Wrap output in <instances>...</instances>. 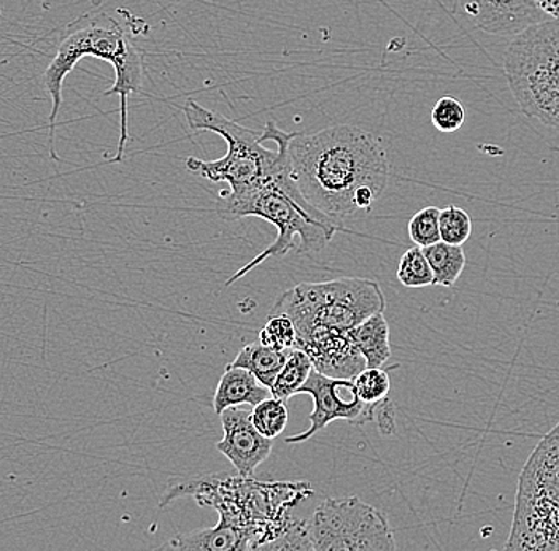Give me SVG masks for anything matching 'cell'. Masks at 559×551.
Listing matches in <instances>:
<instances>
[{"instance_id":"18","label":"cell","mask_w":559,"mask_h":551,"mask_svg":"<svg viewBox=\"0 0 559 551\" xmlns=\"http://www.w3.org/2000/svg\"><path fill=\"white\" fill-rule=\"evenodd\" d=\"M423 251L435 272L436 285L452 288L460 280L461 274L466 267V254H464L463 247L450 245L440 240L435 245L425 247Z\"/></svg>"},{"instance_id":"25","label":"cell","mask_w":559,"mask_h":551,"mask_svg":"<svg viewBox=\"0 0 559 551\" xmlns=\"http://www.w3.org/2000/svg\"><path fill=\"white\" fill-rule=\"evenodd\" d=\"M355 386L358 396L366 404L382 403L391 390L390 374L383 368H366L361 374L355 376Z\"/></svg>"},{"instance_id":"26","label":"cell","mask_w":559,"mask_h":551,"mask_svg":"<svg viewBox=\"0 0 559 551\" xmlns=\"http://www.w3.org/2000/svg\"><path fill=\"white\" fill-rule=\"evenodd\" d=\"M264 551H314L310 537L309 523L293 519L271 542L265 543Z\"/></svg>"},{"instance_id":"12","label":"cell","mask_w":559,"mask_h":551,"mask_svg":"<svg viewBox=\"0 0 559 551\" xmlns=\"http://www.w3.org/2000/svg\"><path fill=\"white\" fill-rule=\"evenodd\" d=\"M248 407H229L219 415L223 439L216 444V450L229 459L236 472L242 477H253L258 467L271 456L274 445L272 439L262 435L254 427Z\"/></svg>"},{"instance_id":"24","label":"cell","mask_w":559,"mask_h":551,"mask_svg":"<svg viewBox=\"0 0 559 551\" xmlns=\"http://www.w3.org/2000/svg\"><path fill=\"white\" fill-rule=\"evenodd\" d=\"M440 208L426 207L418 214L412 216L408 223V237L415 245L425 247L435 245L440 242L439 228Z\"/></svg>"},{"instance_id":"8","label":"cell","mask_w":559,"mask_h":551,"mask_svg":"<svg viewBox=\"0 0 559 551\" xmlns=\"http://www.w3.org/2000/svg\"><path fill=\"white\" fill-rule=\"evenodd\" d=\"M507 550H559V435L551 429L519 481Z\"/></svg>"},{"instance_id":"17","label":"cell","mask_w":559,"mask_h":551,"mask_svg":"<svg viewBox=\"0 0 559 551\" xmlns=\"http://www.w3.org/2000/svg\"><path fill=\"white\" fill-rule=\"evenodd\" d=\"M288 354L289 350H274V348L265 347L258 340L243 347L242 351L236 356V359L229 366L247 369L260 382L271 388L275 379H277L278 372L282 371Z\"/></svg>"},{"instance_id":"7","label":"cell","mask_w":559,"mask_h":551,"mask_svg":"<svg viewBox=\"0 0 559 551\" xmlns=\"http://www.w3.org/2000/svg\"><path fill=\"white\" fill-rule=\"evenodd\" d=\"M504 69L523 113L559 131V21L534 24L513 37Z\"/></svg>"},{"instance_id":"13","label":"cell","mask_w":559,"mask_h":551,"mask_svg":"<svg viewBox=\"0 0 559 551\" xmlns=\"http://www.w3.org/2000/svg\"><path fill=\"white\" fill-rule=\"evenodd\" d=\"M297 348L306 351L320 374L332 379H355L366 369V359L348 331L318 330L300 338Z\"/></svg>"},{"instance_id":"20","label":"cell","mask_w":559,"mask_h":551,"mask_svg":"<svg viewBox=\"0 0 559 551\" xmlns=\"http://www.w3.org/2000/svg\"><path fill=\"white\" fill-rule=\"evenodd\" d=\"M397 280L405 288H426V286L436 285L435 272L421 247H412L402 254L400 267H397Z\"/></svg>"},{"instance_id":"15","label":"cell","mask_w":559,"mask_h":551,"mask_svg":"<svg viewBox=\"0 0 559 551\" xmlns=\"http://www.w3.org/2000/svg\"><path fill=\"white\" fill-rule=\"evenodd\" d=\"M163 549L181 551H243L250 550V540L245 534L229 526L218 525L175 537Z\"/></svg>"},{"instance_id":"14","label":"cell","mask_w":559,"mask_h":551,"mask_svg":"<svg viewBox=\"0 0 559 551\" xmlns=\"http://www.w3.org/2000/svg\"><path fill=\"white\" fill-rule=\"evenodd\" d=\"M267 397H272L271 388L250 371L227 364L213 396V409L215 414L222 415L229 407L258 406Z\"/></svg>"},{"instance_id":"28","label":"cell","mask_w":559,"mask_h":551,"mask_svg":"<svg viewBox=\"0 0 559 551\" xmlns=\"http://www.w3.org/2000/svg\"><path fill=\"white\" fill-rule=\"evenodd\" d=\"M376 420L383 435H393L396 432V410L388 397L377 406Z\"/></svg>"},{"instance_id":"9","label":"cell","mask_w":559,"mask_h":551,"mask_svg":"<svg viewBox=\"0 0 559 551\" xmlns=\"http://www.w3.org/2000/svg\"><path fill=\"white\" fill-rule=\"evenodd\" d=\"M314 551H393L386 516L361 499H326L309 523Z\"/></svg>"},{"instance_id":"10","label":"cell","mask_w":559,"mask_h":551,"mask_svg":"<svg viewBox=\"0 0 559 551\" xmlns=\"http://www.w3.org/2000/svg\"><path fill=\"white\" fill-rule=\"evenodd\" d=\"M297 394H310L314 409L310 414V427L300 434L286 438V444H302L317 432L330 427L332 421L344 420L353 424H366L376 420L379 404H366L356 392L355 379H332L313 369L309 380Z\"/></svg>"},{"instance_id":"19","label":"cell","mask_w":559,"mask_h":551,"mask_svg":"<svg viewBox=\"0 0 559 551\" xmlns=\"http://www.w3.org/2000/svg\"><path fill=\"white\" fill-rule=\"evenodd\" d=\"M313 369V361L306 351L300 348H292L274 385L271 386L272 396L283 400L296 396L304 383L309 380Z\"/></svg>"},{"instance_id":"16","label":"cell","mask_w":559,"mask_h":551,"mask_svg":"<svg viewBox=\"0 0 559 551\" xmlns=\"http://www.w3.org/2000/svg\"><path fill=\"white\" fill-rule=\"evenodd\" d=\"M366 359V368H383L391 358L390 326L384 312L376 313L349 331Z\"/></svg>"},{"instance_id":"11","label":"cell","mask_w":559,"mask_h":551,"mask_svg":"<svg viewBox=\"0 0 559 551\" xmlns=\"http://www.w3.org/2000/svg\"><path fill=\"white\" fill-rule=\"evenodd\" d=\"M456 5L474 29L489 36L516 37L550 20L536 0H456Z\"/></svg>"},{"instance_id":"30","label":"cell","mask_w":559,"mask_h":551,"mask_svg":"<svg viewBox=\"0 0 559 551\" xmlns=\"http://www.w3.org/2000/svg\"><path fill=\"white\" fill-rule=\"evenodd\" d=\"M0 15H2V5H0Z\"/></svg>"},{"instance_id":"4","label":"cell","mask_w":559,"mask_h":551,"mask_svg":"<svg viewBox=\"0 0 559 551\" xmlns=\"http://www.w3.org/2000/svg\"><path fill=\"white\" fill-rule=\"evenodd\" d=\"M180 108L191 131L213 132L227 143L223 158L204 160L190 156L185 160L191 173L212 183L229 184V193H222L223 197L245 196L277 180L289 169L292 132L283 131L274 120H269L264 129L257 132L192 99Z\"/></svg>"},{"instance_id":"23","label":"cell","mask_w":559,"mask_h":551,"mask_svg":"<svg viewBox=\"0 0 559 551\" xmlns=\"http://www.w3.org/2000/svg\"><path fill=\"white\" fill-rule=\"evenodd\" d=\"M440 240L450 245H464L472 233V219L467 212L456 205L440 211Z\"/></svg>"},{"instance_id":"22","label":"cell","mask_w":559,"mask_h":551,"mask_svg":"<svg viewBox=\"0 0 559 551\" xmlns=\"http://www.w3.org/2000/svg\"><path fill=\"white\" fill-rule=\"evenodd\" d=\"M260 342L265 347L278 351L297 348L299 337H297L295 323L285 313H275V315L269 316L267 323L260 331Z\"/></svg>"},{"instance_id":"3","label":"cell","mask_w":559,"mask_h":551,"mask_svg":"<svg viewBox=\"0 0 559 551\" xmlns=\"http://www.w3.org/2000/svg\"><path fill=\"white\" fill-rule=\"evenodd\" d=\"M97 58L111 64L115 71V83L104 96L120 97L121 132L118 149L110 163H121L124 159L126 145L129 141L128 107L131 94H142L143 55L138 45L132 41L131 34L122 23L107 13H97L91 19L83 20L72 33L59 45L58 53L51 59L50 65L44 73L45 88L51 97L50 132L48 146L50 155L59 160L56 152V123L62 107V88L66 76L76 68L83 58Z\"/></svg>"},{"instance_id":"6","label":"cell","mask_w":559,"mask_h":551,"mask_svg":"<svg viewBox=\"0 0 559 551\" xmlns=\"http://www.w3.org/2000/svg\"><path fill=\"white\" fill-rule=\"evenodd\" d=\"M386 298L377 282L342 277L321 284H300L280 296L271 315L285 313L295 323L297 337L318 330L352 331L359 323L384 312Z\"/></svg>"},{"instance_id":"1","label":"cell","mask_w":559,"mask_h":551,"mask_svg":"<svg viewBox=\"0 0 559 551\" xmlns=\"http://www.w3.org/2000/svg\"><path fill=\"white\" fill-rule=\"evenodd\" d=\"M288 155L302 196L337 223L358 211H370L390 180L382 142L358 125L292 132Z\"/></svg>"},{"instance_id":"27","label":"cell","mask_w":559,"mask_h":551,"mask_svg":"<svg viewBox=\"0 0 559 551\" xmlns=\"http://www.w3.org/2000/svg\"><path fill=\"white\" fill-rule=\"evenodd\" d=\"M431 121L437 131L453 134L466 121V111L460 100L445 96L432 107Z\"/></svg>"},{"instance_id":"21","label":"cell","mask_w":559,"mask_h":551,"mask_svg":"<svg viewBox=\"0 0 559 551\" xmlns=\"http://www.w3.org/2000/svg\"><path fill=\"white\" fill-rule=\"evenodd\" d=\"M288 418L285 400L274 396L267 397L251 409V420H253L254 427L262 435L272 441H275L285 431Z\"/></svg>"},{"instance_id":"2","label":"cell","mask_w":559,"mask_h":551,"mask_svg":"<svg viewBox=\"0 0 559 551\" xmlns=\"http://www.w3.org/2000/svg\"><path fill=\"white\" fill-rule=\"evenodd\" d=\"M312 494V484L307 481H258L240 474H213L173 481L159 507L174 499L192 496L202 507L215 508L218 523L245 534L250 550H261L293 522L289 511Z\"/></svg>"},{"instance_id":"29","label":"cell","mask_w":559,"mask_h":551,"mask_svg":"<svg viewBox=\"0 0 559 551\" xmlns=\"http://www.w3.org/2000/svg\"><path fill=\"white\" fill-rule=\"evenodd\" d=\"M536 3L548 19L559 21V0H536Z\"/></svg>"},{"instance_id":"5","label":"cell","mask_w":559,"mask_h":551,"mask_svg":"<svg viewBox=\"0 0 559 551\" xmlns=\"http://www.w3.org/2000/svg\"><path fill=\"white\" fill-rule=\"evenodd\" d=\"M219 214L233 218L264 219L277 228L278 236L272 245L258 254L250 263L236 272L226 286L250 274L253 268L261 266L272 257L285 256L289 251L297 253H317L330 245L335 233L345 231L342 223L334 221L313 208L300 193L295 177L289 169L283 172L277 180L251 191L240 197H223Z\"/></svg>"}]
</instances>
